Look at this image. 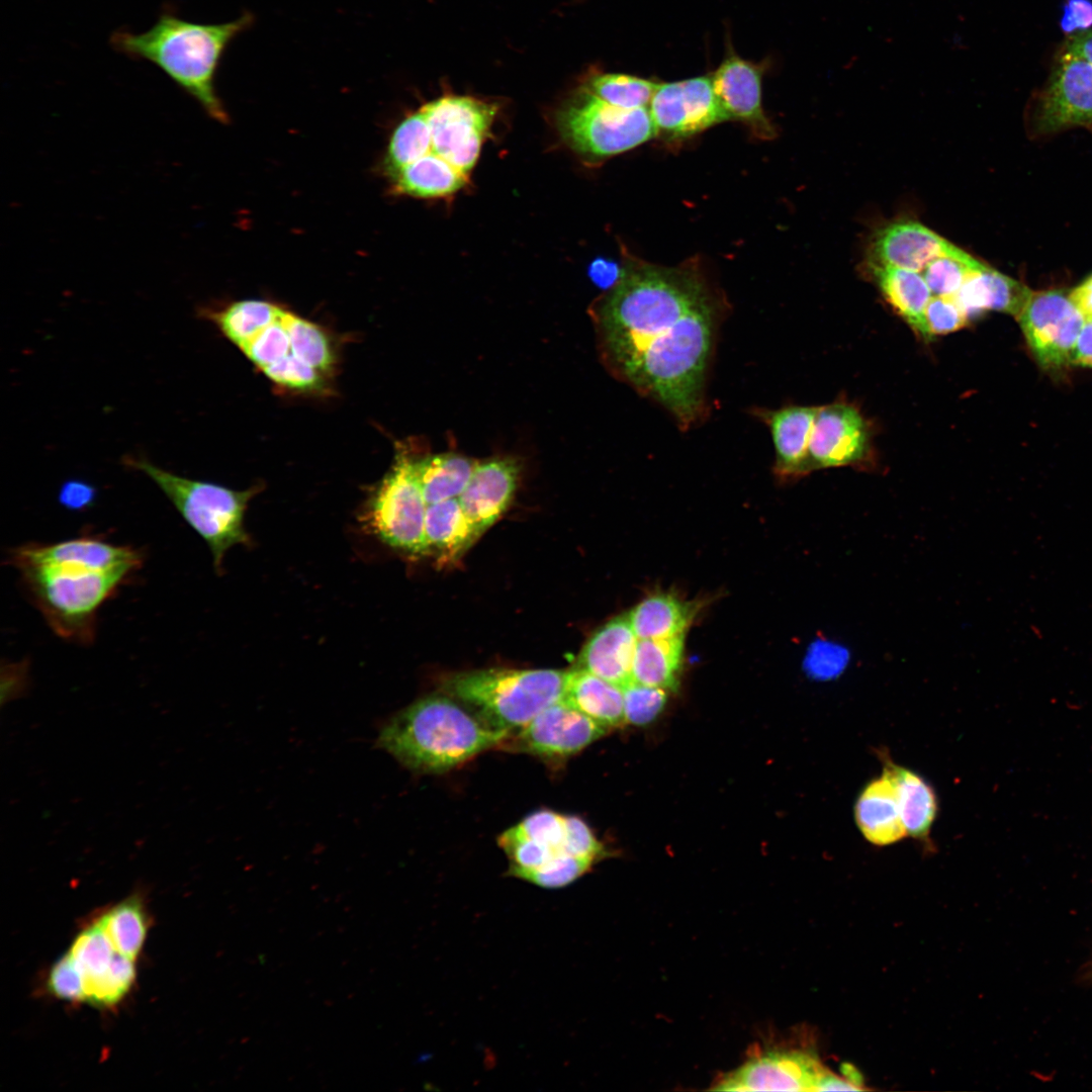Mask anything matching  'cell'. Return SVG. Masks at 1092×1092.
Masks as SVG:
<instances>
[{
	"label": "cell",
	"mask_w": 1092,
	"mask_h": 1092,
	"mask_svg": "<svg viewBox=\"0 0 1092 1092\" xmlns=\"http://www.w3.org/2000/svg\"><path fill=\"white\" fill-rule=\"evenodd\" d=\"M694 607L670 594H656L641 601L628 615L638 639L664 638L687 633Z\"/></svg>",
	"instance_id": "cell-29"
},
{
	"label": "cell",
	"mask_w": 1092,
	"mask_h": 1092,
	"mask_svg": "<svg viewBox=\"0 0 1092 1092\" xmlns=\"http://www.w3.org/2000/svg\"><path fill=\"white\" fill-rule=\"evenodd\" d=\"M763 74L762 65L741 58L729 48L711 76L715 93L729 120L742 122L755 138L770 140L776 136V128L762 106Z\"/></svg>",
	"instance_id": "cell-16"
},
{
	"label": "cell",
	"mask_w": 1092,
	"mask_h": 1092,
	"mask_svg": "<svg viewBox=\"0 0 1092 1092\" xmlns=\"http://www.w3.org/2000/svg\"><path fill=\"white\" fill-rule=\"evenodd\" d=\"M134 961L116 952L108 971L85 979V1001L97 1006H112L128 992L135 977Z\"/></svg>",
	"instance_id": "cell-36"
},
{
	"label": "cell",
	"mask_w": 1092,
	"mask_h": 1092,
	"mask_svg": "<svg viewBox=\"0 0 1092 1092\" xmlns=\"http://www.w3.org/2000/svg\"><path fill=\"white\" fill-rule=\"evenodd\" d=\"M607 731L592 718L560 700L546 707L522 728L510 733L502 744L541 757L565 758L579 752Z\"/></svg>",
	"instance_id": "cell-13"
},
{
	"label": "cell",
	"mask_w": 1092,
	"mask_h": 1092,
	"mask_svg": "<svg viewBox=\"0 0 1092 1092\" xmlns=\"http://www.w3.org/2000/svg\"><path fill=\"white\" fill-rule=\"evenodd\" d=\"M565 675L555 669L490 668L452 675L443 690L487 727L510 734L561 700Z\"/></svg>",
	"instance_id": "cell-5"
},
{
	"label": "cell",
	"mask_w": 1092,
	"mask_h": 1092,
	"mask_svg": "<svg viewBox=\"0 0 1092 1092\" xmlns=\"http://www.w3.org/2000/svg\"><path fill=\"white\" fill-rule=\"evenodd\" d=\"M952 244L915 220H898L879 229L872 237L868 265L922 271Z\"/></svg>",
	"instance_id": "cell-18"
},
{
	"label": "cell",
	"mask_w": 1092,
	"mask_h": 1092,
	"mask_svg": "<svg viewBox=\"0 0 1092 1092\" xmlns=\"http://www.w3.org/2000/svg\"><path fill=\"white\" fill-rule=\"evenodd\" d=\"M728 307L696 263L628 259L594 316L611 371L688 431L710 414L709 375Z\"/></svg>",
	"instance_id": "cell-1"
},
{
	"label": "cell",
	"mask_w": 1092,
	"mask_h": 1092,
	"mask_svg": "<svg viewBox=\"0 0 1092 1092\" xmlns=\"http://www.w3.org/2000/svg\"><path fill=\"white\" fill-rule=\"evenodd\" d=\"M637 641L628 615L616 617L593 634L581 650L575 667L623 690L633 682Z\"/></svg>",
	"instance_id": "cell-20"
},
{
	"label": "cell",
	"mask_w": 1092,
	"mask_h": 1092,
	"mask_svg": "<svg viewBox=\"0 0 1092 1092\" xmlns=\"http://www.w3.org/2000/svg\"><path fill=\"white\" fill-rule=\"evenodd\" d=\"M493 730L452 696L424 697L393 716L378 744L407 768L440 774L500 745L508 737Z\"/></svg>",
	"instance_id": "cell-4"
},
{
	"label": "cell",
	"mask_w": 1092,
	"mask_h": 1092,
	"mask_svg": "<svg viewBox=\"0 0 1092 1092\" xmlns=\"http://www.w3.org/2000/svg\"><path fill=\"white\" fill-rule=\"evenodd\" d=\"M284 309L263 300H240L220 309L202 307L199 315L211 320L223 335L242 348L263 330L277 322Z\"/></svg>",
	"instance_id": "cell-30"
},
{
	"label": "cell",
	"mask_w": 1092,
	"mask_h": 1092,
	"mask_svg": "<svg viewBox=\"0 0 1092 1092\" xmlns=\"http://www.w3.org/2000/svg\"><path fill=\"white\" fill-rule=\"evenodd\" d=\"M648 110L656 136L668 142L687 140L729 120L711 75L658 83Z\"/></svg>",
	"instance_id": "cell-12"
},
{
	"label": "cell",
	"mask_w": 1092,
	"mask_h": 1092,
	"mask_svg": "<svg viewBox=\"0 0 1092 1092\" xmlns=\"http://www.w3.org/2000/svg\"><path fill=\"white\" fill-rule=\"evenodd\" d=\"M1027 120L1035 135L1092 126V64L1058 50L1045 83L1029 102Z\"/></svg>",
	"instance_id": "cell-10"
},
{
	"label": "cell",
	"mask_w": 1092,
	"mask_h": 1092,
	"mask_svg": "<svg viewBox=\"0 0 1092 1092\" xmlns=\"http://www.w3.org/2000/svg\"><path fill=\"white\" fill-rule=\"evenodd\" d=\"M519 470L517 461L508 457L476 462L458 499L479 536L507 510L518 485Z\"/></svg>",
	"instance_id": "cell-19"
},
{
	"label": "cell",
	"mask_w": 1092,
	"mask_h": 1092,
	"mask_svg": "<svg viewBox=\"0 0 1092 1092\" xmlns=\"http://www.w3.org/2000/svg\"><path fill=\"white\" fill-rule=\"evenodd\" d=\"M871 449L870 428L854 405L819 406L809 444L811 470L859 465L869 460Z\"/></svg>",
	"instance_id": "cell-15"
},
{
	"label": "cell",
	"mask_w": 1092,
	"mask_h": 1092,
	"mask_svg": "<svg viewBox=\"0 0 1092 1092\" xmlns=\"http://www.w3.org/2000/svg\"><path fill=\"white\" fill-rule=\"evenodd\" d=\"M26 669L16 666L3 670L1 682V706L17 700L26 694L28 680Z\"/></svg>",
	"instance_id": "cell-46"
},
{
	"label": "cell",
	"mask_w": 1092,
	"mask_h": 1092,
	"mask_svg": "<svg viewBox=\"0 0 1092 1092\" xmlns=\"http://www.w3.org/2000/svg\"><path fill=\"white\" fill-rule=\"evenodd\" d=\"M924 322L928 338L932 340L935 336L961 330L969 318L952 297L932 295L924 310Z\"/></svg>",
	"instance_id": "cell-40"
},
{
	"label": "cell",
	"mask_w": 1092,
	"mask_h": 1092,
	"mask_svg": "<svg viewBox=\"0 0 1092 1092\" xmlns=\"http://www.w3.org/2000/svg\"><path fill=\"white\" fill-rule=\"evenodd\" d=\"M564 850L567 854L596 863L606 852L589 826L577 816L565 815Z\"/></svg>",
	"instance_id": "cell-42"
},
{
	"label": "cell",
	"mask_w": 1092,
	"mask_h": 1092,
	"mask_svg": "<svg viewBox=\"0 0 1092 1092\" xmlns=\"http://www.w3.org/2000/svg\"><path fill=\"white\" fill-rule=\"evenodd\" d=\"M622 271L623 269L619 271L616 265L608 261L598 260L592 265L590 274L600 284L612 283L613 286L620 279Z\"/></svg>",
	"instance_id": "cell-50"
},
{
	"label": "cell",
	"mask_w": 1092,
	"mask_h": 1092,
	"mask_svg": "<svg viewBox=\"0 0 1092 1092\" xmlns=\"http://www.w3.org/2000/svg\"><path fill=\"white\" fill-rule=\"evenodd\" d=\"M1030 292L1022 283L984 264L968 278L952 298L969 320L987 310L1017 317Z\"/></svg>",
	"instance_id": "cell-22"
},
{
	"label": "cell",
	"mask_w": 1092,
	"mask_h": 1092,
	"mask_svg": "<svg viewBox=\"0 0 1092 1092\" xmlns=\"http://www.w3.org/2000/svg\"><path fill=\"white\" fill-rule=\"evenodd\" d=\"M561 700L608 730L626 724L623 690L584 669L566 671Z\"/></svg>",
	"instance_id": "cell-23"
},
{
	"label": "cell",
	"mask_w": 1092,
	"mask_h": 1092,
	"mask_svg": "<svg viewBox=\"0 0 1092 1092\" xmlns=\"http://www.w3.org/2000/svg\"><path fill=\"white\" fill-rule=\"evenodd\" d=\"M1069 294L1086 321H1092V274L1073 288Z\"/></svg>",
	"instance_id": "cell-49"
},
{
	"label": "cell",
	"mask_w": 1092,
	"mask_h": 1092,
	"mask_svg": "<svg viewBox=\"0 0 1092 1092\" xmlns=\"http://www.w3.org/2000/svg\"><path fill=\"white\" fill-rule=\"evenodd\" d=\"M984 263L951 245L947 251L931 260L922 276L932 295L952 297L968 278Z\"/></svg>",
	"instance_id": "cell-33"
},
{
	"label": "cell",
	"mask_w": 1092,
	"mask_h": 1092,
	"mask_svg": "<svg viewBox=\"0 0 1092 1092\" xmlns=\"http://www.w3.org/2000/svg\"><path fill=\"white\" fill-rule=\"evenodd\" d=\"M1072 365L1092 368V321H1086L1072 355Z\"/></svg>",
	"instance_id": "cell-47"
},
{
	"label": "cell",
	"mask_w": 1092,
	"mask_h": 1092,
	"mask_svg": "<svg viewBox=\"0 0 1092 1092\" xmlns=\"http://www.w3.org/2000/svg\"><path fill=\"white\" fill-rule=\"evenodd\" d=\"M478 536L467 520L458 497L427 506V554L435 553L443 561H453L469 548Z\"/></svg>",
	"instance_id": "cell-26"
},
{
	"label": "cell",
	"mask_w": 1092,
	"mask_h": 1092,
	"mask_svg": "<svg viewBox=\"0 0 1092 1092\" xmlns=\"http://www.w3.org/2000/svg\"><path fill=\"white\" fill-rule=\"evenodd\" d=\"M864 1087L855 1084L849 1079H842L829 1071L820 1081L816 1091H861Z\"/></svg>",
	"instance_id": "cell-51"
},
{
	"label": "cell",
	"mask_w": 1092,
	"mask_h": 1092,
	"mask_svg": "<svg viewBox=\"0 0 1092 1092\" xmlns=\"http://www.w3.org/2000/svg\"><path fill=\"white\" fill-rule=\"evenodd\" d=\"M686 633L664 638L638 639L633 660V681L674 691L678 687Z\"/></svg>",
	"instance_id": "cell-27"
},
{
	"label": "cell",
	"mask_w": 1092,
	"mask_h": 1092,
	"mask_svg": "<svg viewBox=\"0 0 1092 1092\" xmlns=\"http://www.w3.org/2000/svg\"><path fill=\"white\" fill-rule=\"evenodd\" d=\"M854 819L863 837L875 845L893 844L907 835L896 787L886 771L868 783L858 795Z\"/></svg>",
	"instance_id": "cell-21"
},
{
	"label": "cell",
	"mask_w": 1092,
	"mask_h": 1092,
	"mask_svg": "<svg viewBox=\"0 0 1092 1092\" xmlns=\"http://www.w3.org/2000/svg\"><path fill=\"white\" fill-rule=\"evenodd\" d=\"M1059 50L1076 55L1092 64V29L1066 36Z\"/></svg>",
	"instance_id": "cell-48"
},
{
	"label": "cell",
	"mask_w": 1092,
	"mask_h": 1092,
	"mask_svg": "<svg viewBox=\"0 0 1092 1092\" xmlns=\"http://www.w3.org/2000/svg\"><path fill=\"white\" fill-rule=\"evenodd\" d=\"M431 155L469 178L489 135L497 105L471 96L444 95L421 107Z\"/></svg>",
	"instance_id": "cell-9"
},
{
	"label": "cell",
	"mask_w": 1092,
	"mask_h": 1092,
	"mask_svg": "<svg viewBox=\"0 0 1092 1092\" xmlns=\"http://www.w3.org/2000/svg\"><path fill=\"white\" fill-rule=\"evenodd\" d=\"M869 273L884 298L911 329L929 341L924 310L932 296L924 278L917 271L868 265Z\"/></svg>",
	"instance_id": "cell-24"
},
{
	"label": "cell",
	"mask_w": 1092,
	"mask_h": 1092,
	"mask_svg": "<svg viewBox=\"0 0 1092 1092\" xmlns=\"http://www.w3.org/2000/svg\"><path fill=\"white\" fill-rule=\"evenodd\" d=\"M426 510L414 460L403 452L369 500L363 521L375 536L392 548L422 555L427 554Z\"/></svg>",
	"instance_id": "cell-8"
},
{
	"label": "cell",
	"mask_w": 1092,
	"mask_h": 1092,
	"mask_svg": "<svg viewBox=\"0 0 1092 1092\" xmlns=\"http://www.w3.org/2000/svg\"><path fill=\"white\" fill-rule=\"evenodd\" d=\"M262 370L274 382L290 388L309 389L321 382L320 371L291 352Z\"/></svg>",
	"instance_id": "cell-41"
},
{
	"label": "cell",
	"mask_w": 1092,
	"mask_h": 1092,
	"mask_svg": "<svg viewBox=\"0 0 1092 1092\" xmlns=\"http://www.w3.org/2000/svg\"><path fill=\"white\" fill-rule=\"evenodd\" d=\"M819 406L753 407L751 414L769 430L775 448L774 471L789 480L811 472L809 444Z\"/></svg>",
	"instance_id": "cell-17"
},
{
	"label": "cell",
	"mask_w": 1092,
	"mask_h": 1092,
	"mask_svg": "<svg viewBox=\"0 0 1092 1092\" xmlns=\"http://www.w3.org/2000/svg\"><path fill=\"white\" fill-rule=\"evenodd\" d=\"M626 724L644 726L651 723L663 710L667 691L639 682H631L623 689Z\"/></svg>",
	"instance_id": "cell-38"
},
{
	"label": "cell",
	"mask_w": 1092,
	"mask_h": 1092,
	"mask_svg": "<svg viewBox=\"0 0 1092 1092\" xmlns=\"http://www.w3.org/2000/svg\"><path fill=\"white\" fill-rule=\"evenodd\" d=\"M96 923L105 932L118 953L135 960L147 933L146 913L138 896L116 904L100 916Z\"/></svg>",
	"instance_id": "cell-31"
},
{
	"label": "cell",
	"mask_w": 1092,
	"mask_h": 1092,
	"mask_svg": "<svg viewBox=\"0 0 1092 1092\" xmlns=\"http://www.w3.org/2000/svg\"><path fill=\"white\" fill-rule=\"evenodd\" d=\"M96 497V487L81 479L65 481L58 494L59 503L66 510L73 512L89 510L94 505Z\"/></svg>",
	"instance_id": "cell-45"
},
{
	"label": "cell",
	"mask_w": 1092,
	"mask_h": 1092,
	"mask_svg": "<svg viewBox=\"0 0 1092 1092\" xmlns=\"http://www.w3.org/2000/svg\"><path fill=\"white\" fill-rule=\"evenodd\" d=\"M116 952L111 941L96 922L79 933L69 951L83 980L106 973Z\"/></svg>",
	"instance_id": "cell-35"
},
{
	"label": "cell",
	"mask_w": 1092,
	"mask_h": 1092,
	"mask_svg": "<svg viewBox=\"0 0 1092 1092\" xmlns=\"http://www.w3.org/2000/svg\"><path fill=\"white\" fill-rule=\"evenodd\" d=\"M508 830L517 836L544 844L559 855L567 854L564 850L565 815L547 809L539 810Z\"/></svg>",
	"instance_id": "cell-37"
},
{
	"label": "cell",
	"mask_w": 1092,
	"mask_h": 1092,
	"mask_svg": "<svg viewBox=\"0 0 1092 1092\" xmlns=\"http://www.w3.org/2000/svg\"><path fill=\"white\" fill-rule=\"evenodd\" d=\"M476 462L456 454L427 456L414 467L425 502L428 505L458 497L466 487Z\"/></svg>",
	"instance_id": "cell-28"
},
{
	"label": "cell",
	"mask_w": 1092,
	"mask_h": 1092,
	"mask_svg": "<svg viewBox=\"0 0 1092 1092\" xmlns=\"http://www.w3.org/2000/svg\"><path fill=\"white\" fill-rule=\"evenodd\" d=\"M241 349L261 369L288 355L290 340L281 317Z\"/></svg>",
	"instance_id": "cell-39"
},
{
	"label": "cell",
	"mask_w": 1092,
	"mask_h": 1092,
	"mask_svg": "<svg viewBox=\"0 0 1092 1092\" xmlns=\"http://www.w3.org/2000/svg\"><path fill=\"white\" fill-rule=\"evenodd\" d=\"M48 986L61 999L85 1001L83 976L69 952L52 968Z\"/></svg>",
	"instance_id": "cell-43"
},
{
	"label": "cell",
	"mask_w": 1092,
	"mask_h": 1092,
	"mask_svg": "<svg viewBox=\"0 0 1092 1092\" xmlns=\"http://www.w3.org/2000/svg\"><path fill=\"white\" fill-rule=\"evenodd\" d=\"M657 84L633 75L592 72L580 85L608 104L637 109L648 108Z\"/></svg>",
	"instance_id": "cell-32"
},
{
	"label": "cell",
	"mask_w": 1092,
	"mask_h": 1092,
	"mask_svg": "<svg viewBox=\"0 0 1092 1092\" xmlns=\"http://www.w3.org/2000/svg\"><path fill=\"white\" fill-rule=\"evenodd\" d=\"M122 463L152 479L185 522L205 541L219 570L225 552L249 542L244 516L253 490L238 491L190 479L153 464L146 457L124 456Z\"/></svg>",
	"instance_id": "cell-6"
},
{
	"label": "cell",
	"mask_w": 1092,
	"mask_h": 1092,
	"mask_svg": "<svg viewBox=\"0 0 1092 1092\" xmlns=\"http://www.w3.org/2000/svg\"><path fill=\"white\" fill-rule=\"evenodd\" d=\"M1059 26L1066 36L1092 29V0H1065Z\"/></svg>",
	"instance_id": "cell-44"
},
{
	"label": "cell",
	"mask_w": 1092,
	"mask_h": 1092,
	"mask_svg": "<svg viewBox=\"0 0 1092 1092\" xmlns=\"http://www.w3.org/2000/svg\"><path fill=\"white\" fill-rule=\"evenodd\" d=\"M251 19L250 14H244L225 23H197L183 19L168 5L150 29L134 33L119 28L109 41L121 55L158 67L210 117L226 122L228 113L215 93L214 76L225 48Z\"/></svg>",
	"instance_id": "cell-3"
},
{
	"label": "cell",
	"mask_w": 1092,
	"mask_h": 1092,
	"mask_svg": "<svg viewBox=\"0 0 1092 1092\" xmlns=\"http://www.w3.org/2000/svg\"><path fill=\"white\" fill-rule=\"evenodd\" d=\"M281 322L288 333L293 355L318 371L332 366L331 344L320 327L286 310Z\"/></svg>",
	"instance_id": "cell-34"
},
{
	"label": "cell",
	"mask_w": 1092,
	"mask_h": 1092,
	"mask_svg": "<svg viewBox=\"0 0 1092 1092\" xmlns=\"http://www.w3.org/2000/svg\"><path fill=\"white\" fill-rule=\"evenodd\" d=\"M881 758L884 763L883 770L895 784L907 835L918 841L928 842L938 810L933 788L915 771L894 763L888 756Z\"/></svg>",
	"instance_id": "cell-25"
},
{
	"label": "cell",
	"mask_w": 1092,
	"mask_h": 1092,
	"mask_svg": "<svg viewBox=\"0 0 1092 1092\" xmlns=\"http://www.w3.org/2000/svg\"><path fill=\"white\" fill-rule=\"evenodd\" d=\"M143 552L94 535L27 543L9 552L32 604L61 638L89 644L97 613L142 567Z\"/></svg>",
	"instance_id": "cell-2"
},
{
	"label": "cell",
	"mask_w": 1092,
	"mask_h": 1092,
	"mask_svg": "<svg viewBox=\"0 0 1092 1092\" xmlns=\"http://www.w3.org/2000/svg\"><path fill=\"white\" fill-rule=\"evenodd\" d=\"M827 1070L802 1051H765L722 1077L719 1091H816Z\"/></svg>",
	"instance_id": "cell-14"
},
{
	"label": "cell",
	"mask_w": 1092,
	"mask_h": 1092,
	"mask_svg": "<svg viewBox=\"0 0 1092 1092\" xmlns=\"http://www.w3.org/2000/svg\"><path fill=\"white\" fill-rule=\"evenodd\" d=\"M557 129L578 155L601 161L656 136L648 108L623 109L579 86L556 112Z\"/></svg>",
	"instance_id": "cell-7"
},
{
	"label": "cell",
	"mask_w": 1092,
	"mask_h": 1092,
	"mask_svg": "<svg viewBox=\"0 0 1092 1092\" xmlns=\"http://www.w3.org/2000/svg\"><path fill=\"white\" fill-rule=\"evenodd\" d=\"M1016 318L1042 369L1059 371L1072 365L1073 351L1086 318L1068 292L1031 291Z\"/></svg>",
	"instance_id": "cell-11"
}]
</instances>
